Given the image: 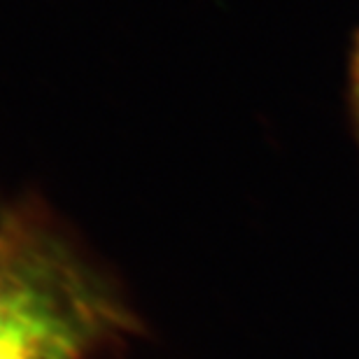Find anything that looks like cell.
Instances as JSON below:
<instances>
[{
  "instance_id": "obj_3",
  "label": "cell",
  "mask_w": 359,
  "mask_h": 359,
  "mask_svg": "<svg viewBox=\"0 0 359 359\" xmlns=\"http://www.w3.org/2000/svg\"><path fill=\"white\" fill-rule=\"evenodd\" d=\"M348 103H350V117H353L355 135L359 140V28L353 38V49H350V61H348Z\"/></svg>"
},
{
  "instance_id": "obj_2",
  "label": "cell",
  "mask_w": 359,
  "mask_h": 359,
  "mask_svg": "<svg viewBox=\"0 0 359 359\" xmlns=\"http://www.w3.org/2000/svg\"><path fill=\"white\" fill-rule=\"evenodd\" d=\"M82 343L68 339H28L0 343V359H80Z\"/></svg>"
},
{
  "instance_id": "obj_1",
  "label": "cell",
  "mask_w": 359,
  "mask_h": 359,
  "mask_svg": "<svg viewBox=\"0 0 359 359\" xmlns=\"http://www.w3.org/2000/svg\"><path fill=\"white\" fill-rule=\"evenodd\" d=\"M105 308L56 243L19 224L0 226V343L68 339L87 346L105 325Z\"/></svg>"
}]
</instances>
